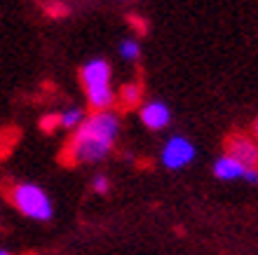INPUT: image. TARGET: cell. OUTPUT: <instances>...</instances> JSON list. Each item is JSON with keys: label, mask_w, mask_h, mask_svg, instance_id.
<instances>
[{"label": "cell", "mask_w": 258, "mask_h": 255, "mask_svg": "<svg viewBox=\"0 0 258 255\" xmlns=\"http://www.w3.org/2000/svg\"><path fill=\"white\" fill-rule=\"evenodd\" d=\"M195 145H192L185 136H171L167 138V143L162 145V154H160V159H162V166L169 168V171H178V168H185L188 164L195 161Z\"/></svg>", "instance_id": "cell-4"}, {"label": "cell", "mask_w": 258, "mask_h": 255, "mask_svg": "<svg viewBox=\"0 0 258 255\" xmlns=\"http://www.w3.org/2000/svg\"><path fill=\"white\" fill-rule=\"evenodd\" d=\"M59 127V113H47L40 117V129L45 131V134H49V131H54V129Z\"/></svg>", "instance_id": "cell-12"}, {"label": "cell", "mask_w": 258, "mask_h": 255, "mask_svg": "<svg viewBox=\"0 0 258 255\" xmlns=\"http://www.w3.org/2000/svg\"><path fill=\"white\" fill-rule=\"evenodd\" d=\"M92 190H94L96 195H106L110 190V178L103 174H96L94 178H92Z\"/></svg>", "instance_id": "cell-11"}, {"label": "cell", "mask_w": 258, "mask_h": 255, "mask_svg": "<svg viewBox=\"0 0 258 255\" xmlns=\"http://www.w3.org/2000/svg\"><path fill=\"white\" fill-rule=\"evenodd\" d=\"M117 52H120V56H122L124 61H136L141 56V45H139L134 38H124V40H120V45H117Z\"/></svg>", "instance_id": "cell-10"}, {"label": "cell", "mask_w": 258, "mask_h": 255, "mask_svg": "<svg viewBox=\"0 0 258 255\" xmlns=\"http://www.w3.org/2000/svg\"><path fill=\"white\" fill-rule=\"evenodd\" d=\"M253 131H256V138H258V122H256V127H253Z\"/></svg>", "instance_id": "cell-15"}, {"label": "cell", "mask_w": 258, "mask_h": 255, "mask_svg": "<svg viewBox=\"0 0 258 255\" xmlns=\"http://www.w3.org/2000/svg\"><path fill=\"white\" fill-rule=\"evenodd\" d=\"M120 134V117L110 110L87 115L66 143V159L71 164H99L115 148Z\"/></svg>", "instance_id": "cell-1"}, {"label": "cell", "mask_w": 258, "mask_h": 255, "mask_svg": "<svg viewBox=\"0 0 258 255\" xmlns=\"http://www.w3.org/2000/svg\"><path fill=\"white\" fill-rule=\"evenodd\" d=\"M10 202L28 220L47 222L54 215V206H52L49 195L35 183H17L10 190Z\"/></svg>", "instance_id": "cell-3"}, {"label": "cell", "mask_w": 258, "mask_h": 255, "mask_svg": "<svg viewBox=\"0 0 258 255\" xmlns=\"http://www.w3.org/2000/svg\"><path fill=\"white\" fill-rule=\"evenodd\" d=\"M120 101H122V106L124 108H134V106H139L141 103V99H143V89H141V84H136V82H132V84H124L122 89H120Z\"/></svg>", "instance_id": "cell-9"}, {"label": "cell", "mask_w": 258, "mask_h": 255, "mask_svg": "<svg viewBox=\"0 0 258 255\" xmlns=\"http://www.w3.org/2000/svg\"><path fill=\"white\" fill-rule=\"evenodd\" d=\"M0 255H14V253H10L7 248H0Z\"/></svg>", "instance_id": "cell-14"}, {"label": "cell", "mask_w": 258, "mask_h": 255, "mask_svg": "<svg viewBox=\"0 0 258 255\" xmlns=\"http://www.w3.org/2000/svg\"><path fill=\"white\" fill-rule=\"evenodd\" d=\"M141 122L143 127L150 129V131H162V129H167L171 124V110L169 106L164 101H157V99H153V101L143 103L141 106Z\"/></svg>", "instance_id": "cell-6"}, {"label": "cell", "mask_w": 258, "mask_h": 255, "mask_svg": "<svg viewBox=\"0 0 258 255\" xmlns=\"http://www.w3.org/2000/svg\"><path fill=\"white\" fill-rule=\"evenodd\" d=\"M82 120H85L82 108H66L63 113H59V127L66 131H75L82 124Z\"/></svg>", "instance_id": "cell-8"}, {"label": "cell", "mask_w": 258, "mask_h": 255, "mask_svg": "<svg viewBox=\"0 0 258 255\" xmlns=\"http://www.w3.org/2000/svg\"><path fill=\"white\" fill-rule=\"evenodd\" d=\"M129 21H132V24L139 28V33H148V26H146V24H143L139 17H129Z\"/></svg>", "instance_id": "cell-13"}, {"label": "cell", "mask_w": 258, "mask_h": 255, "mask_svg": "<svg viewBox=\"0 0 258 255\" xmlns=\"http://www.w3.org/2000/svg\"><path fill=\"white\" fill-rule=\"evenodd\" d=\"M225 154L239 159L246 166L258 168V143L249 136H230L225 145Z\"/></svg>", "instance_id": "cell-7"}, {"label": "cell", "mask_w": 258, "mask_h": 255, "mask_svg": "<svg viewBox=\"0 0 258 255\" xmlns=\"http://www.w3.org/2000/svg\"><path fill=\"white\" fill-rule=\"evenodd\" d=\"M110 77H113V68H110V63L103 59V56H94V59H89L87 63L80 68L82 89H85L87 103L94 113L110 110L113 103H115L117 94L113 92Z\"/></svg>", "instance_id": "cell-2"}, {"label": "cell", "mask_w": 258, "mask_h": 255, "mask_svg": "<svg viewBox=\"0 0 258 255\" xmlns=\"http://www.w3.org/2000/svg\"><path fill=\"white\" fill-rule=\"evenodd\" d=\"M214 176L218 181H225V183L244 181L249 185H258V168L246 166V164H242V161L230 157V154H221L214 161Z\"/></svg>", "instance_id": "cell-5"}]
</instances>
